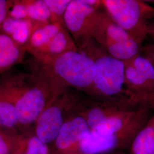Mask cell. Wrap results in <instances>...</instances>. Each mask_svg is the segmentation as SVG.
<instances>
[{
  "mask_svg": "<svg viewBox=\"0 0 154 154\" xmlns=\"http://www.w3.org/2000/svg\"><path fill=\"white\" fill-rule=\"evenodd\" d=\"M126 66L125 92L133 109L154 111V85L147 81L128 61Z\"/></svg>",
  "mask_w": 154,
  "mask_h": 154,
  "instance_id": "cell-9",
  "label": "cell"
},
{
  "mask_svg": "<svg viewBox=\"0 0 154 154\" xmlns=\"http://www.w3.org/2000/svg\"><path fill=\"white\" fill-rule=\"evenodd\" d=\"M109 154H128V153L127 152H125V151H118V152H116Z\"/></svg>",
  "mask_w": 154,
  "mask_h": 154,
  "instance_id": "cell-25",
  "label": "cell"
},
{
  "mask_svg": "<svg viewBox=\"0 0 154 154\" xmlns=\"http://www.w3.org/2000/svg\"><path fill=\"white\" fill-rule=\"evenodd\" d=\"M16 107L21 132L33 130L42 113L69 88L45 66L34 61L32 72H13Z\"/></svg>",
  "mask_w": 154,
  "mask_h": 154,
  "instance_id": "cell-1",
  "label": "cell"
},
{
  "mask_svg": "<svg viewBox=\"0 0 154 154\" xmlns=\"http://www.w3.org/2000/svg\"><path fill=\"white\" fill-rule=\"evenodd\" d=\"M91 128L78 111L68 117L54 141L50 145V154H59L86 137Z\"/></svg>",
  "mask_w": 154,
  "mask_h": 154,
  "instance_id": "cell-10",
  "label": "cell"
},
{
  "mask_svg": "<svg viewBox=\"0 0 154 154\" xmlns=\"http://www.w3.org/2000/svg\"><path fill=\"white\" fill-rule=\"evenodd\" d=\"M79 51L88 55L94 62L93 86L87 95L102 102L120 101L132 108L125 92V62L108 54L95 41Z\"/></svg>",
  "mask_w": 154,
  "mask_h": 154,
  "instance_id": "cell-2",
  "label": "cell"
},
{
  "mask_svg": "<svg viewBox=\"0 0 154 154\" xmlns=\"http://www.w3.org/2000/svg\"><path fill=\"white\" fill-rule=\"evenodd\" d=\"M77 51L79 50L74 39L66 29L63 28L48 44L32 56L35 62L47 65L65 53Z\"/></svg>",
  "mask_w": 154,
  "mask_h": 154,
  "instance_id": "cell-12",
  "label": "cell"
},
{
  "mask_svg": "<svg viewBox=\"0 0 154 154\" xmlns=\"http://www.w3.org/2000/svg\"><path fill=\"white\" fill-rule=\"evenodd\" d=\"M25 47L18 44L5 34L0 33V74L21 63L26 53Z\"/></svg>",
  "mask_w": 154,
  "mask_h": 154,
  "instance_id": "cell-15",
  "label": "cell"
},
{
  "mask_svg": "<svg viewBox=\"0 0 154 154\" xmlns=\"http://www.w3.org/2000/svg\"><path fill=\"white\" fill-rule=\"evenodd\" d=\"M93 38L108 54L123 62L130 61L140 54L142 46L118 25L105 11H99Z\"/></svg>",
  "mask_w": 154,
  "mask_h": 154,
  "instance_id": "cell-5",
  "label": "cell"
},
{
  "mask_svg": "<svg viewBox=\"0 0 154 154\" xmlns=\"http://www.w3.org/2000/svg\"><path fill=\"white\" fill-rule=\"evenodd\" d=\"M128 154H154V112L132 142Z\"/></svg>",
  "mask_w": 154,
  "mask_h": 154,
  "instance_id": "cell-17",
  "label": "cell"
},
{
  "mask_svg": "<svg viewBox=\"0 0 154 154\" xmlns=\"http://www.w3.org/2000/svg\"><path fill=\"white\" fill-rule=\"evenodd\" d=\"M42 25L44 23L29 19H15L8 17L0 26V33L5 34L18 44L25 47L34 30Z\"/></svg>",
  "mask_w": 154,
  "mask_h": 154,
  "instance_id": "cell-14",
  "label": "cell"
},
{
  "mask_svg": "<svg viewBox=\"0 0 154 154\" xmlns=\"http://www.w3.org/2000/svg\"><path fill=\"white\" fill-rule=\"evenodd\" d=\"M142 127H134L114 134L101 135L93 132L59 154H109L129 152L132 142Z\"/></svg>",
  "mask_w": 154,
  "mask_h": 154,
  "instance_id": "cell-7",
  "label": "cell"
},
{
  "mask_svg": "<svg viewBox=\"0 0 154 154\" xmlns=\"http://www.w3.org/2000/svg\"><path fill=\"white\" fill-rule=\"evenodd\" d=\"M21 134L18 130L0 127V154H15Z\"/></svg>",
  "mask_w": 154,
  "mask_h": 154,
  "instance_id": "cell-19",
  "label": "cell"
},
{
  "mask_svg": "<svg viewBox=\"0 0 154 154\" xmlns=\"http://www.w3.org/2000/svg\"><path fill=\"white\" fill-rule=\"evenodd\" d=\"M147 35H149L154 42V23H149L147 31Z\"/></svg>",
  "mask_w": 154,
  "mask_h": 154,
  "instance_id": "cell-24",
  "label": "cell"
},
{
  "mask_svg": "<svg viewBox=\"0 0 154 154\" xmlns=\"http://www.w3.org/2000/svg\"><path fill=\"white\" fill-rule=\"evenodd\" d=\"M72 0H45L50 14V23L65 29L64 16Z\"/></svg>",
  "mask_w": 154,
  "mask_h": 154,
  "instance_id": "cell-20",
  "label": "cell"
},
{
  "mask_svg": "<svg viewBox=\"0 0 154 154\" xmlns=\"http://www.w3.org/2000/svg\"><path fill=\"white\" fill-rule=\"evenodd\" d=\"M146 57L154 67V43L142 46L140 53Z\"/></svg>",
  "mask_w": 154,
  "mask_h": 154,
  "instance_id": "cell-23",
  "label": "cell"
},
{
  "mask_svg": "<svg viewBox=\"0 0 154 154\" xmlns=\"http://www.w3.org/2000/svg\"><path fill=\"white\" fill-rule=\"evenodd\" d=\"M128 61L143 77L154 85V67L146 57L140 54Z\"/></svg>",
  "mask_w": 154,
  "mask_h": 154,
  "instance_id": "cell-21",
  "label": "cell"
},
{
  "mask_svg": "<svg viewBox=\"0 0 154 154\" xmlns=\"http://www.w3.org/2000/svg\"><path fill=\"white\" fill-rule=\"evenodd\" d=\"M110 18L142 46L147 36L149 20L154 18V7L140 0H102Z\"/></svg>",
  "mask_w": 154,
  "mask_h": 154,
  "instance_id": "cell-3",
  "label": "cell"
},
{
  "mask_svg": "<svg viewBox=\"0 0 154 154\" xmlns=\"http://www.w3.org/2000/svg\"><path fill=\"white\" fill-rule=\"evenodd\" d=\"M9 17L44 24L50 23V14L45 0H13Z\"/></svg>",
  "mask_w": 154,
  "mask_h": 154,
  "instance_id": "cell-13",
  "label": "cell"
},
{
  "mask_svg": "<svg viewBox=\"0 0 154 154\" xmlns=\"http://www.w3.org/2000/svg\"><path fill=\"white\" fill-rule=\"evenodd\" d=\"M151 2H153V3H154V1H151Z\"/></svg>",
  "mask_w": 154,
  "mask_h": 154,
  "instance_id": "cell-26",
  "label": "cell"
},
{
  "mask_svg": "<svg viewBox=\"0 0 154 154\" xmlns=\"http://www.w3.org/2000/svg\"><path fill=\"white\" fill-rule=\"evenodd\" d=\"M45 66L68 88H75L88 95L93 83L94 62L79 51L61 55Z\"/></svg>",
  "mask_w": 154,
  "mask_h": 154,
  "instance_id": "cell-4",
  "label": "cell"
},
{
  "mask_svg": "<svg viewBox=\"0 0 154 154\" xmlns=\"http://www.w3.org/2000/svg\"><path fill=\"white\" fill-rule=\"evenodd\" d=\"M99 13L98 9L88 6L83 0H72L68 6L64 16L65 29L78 49L94 40L93 33Z\"/></svg>",
  "mask_w": 154,
  "mask_h": 154,
  "instance_id": "cell-8",
  "label": "cell"
},
{
  "mask_svg": "<svg viewBox=\"0 0 154 154\" xmlns=\"http://www.w3.org/2000/svg\"><path fill=\"white\" fill-rule=\"evenodd\" d=\"M81 97L77 91L67 88L39 117L33 127L35 135L50 146L68 117L79 110Z\"/></svg>",
  "mask_w": 154,
  "mask_h": 154,
  "instance_id": "cell-6",
  "label": "cell"
},
{
  "mask_svg": "<svg viewBox=\"0 0 154 154\" xmlns=\"http://www.w3.org/2000/svg\"><path fill=\"white\" fill-rule=\"evenodd\" d=\"M0 127L21 131L16 107L13 72L11 70L0 74Z\"/></svg>",
  "mask_w": 154,
  "mask_h": 154,
  "instance_id": "cell-11",
  "label": "cell"
},
{
  "mask_svg": "<svg viewBox=\"0 0 154 154\" xmlns=\"http://www.w3.org/2000/svg\"><path fill=\"white\" fill-rule=\"evenodd\" d=\"M15 154H50V149L32 130L22 132Z\"/></svg>",
  "mask_w": 154,
  "mask_h": 154,
  "instance_id": "cell-18",
  "label": "cell"
},
{
  "mask_svg": "<svg viewBox=\"0 0 154 154\" xmlns=\"http://www.w3.org/2000/svg\"><path fill=\"white\" fill-rule=\"evenodd\" d=\"M13 0H0V26L9 17Z\"/></svg>",
  "mask_w": 154,
  "mask_h": 154,
  "instance_id": "cell-22",
  "label": "cell"
},
{
  "mask_svg": "<svg viewBox=\"0 0 154 154\" xmlns=\"http://www.w3.org/2000/svg\"><path fill=\"white\" fill-rule=\"evenodd\" d=\"M63 28H64L60 25L51 23L41 25L34 30L28 44L25 46L26 52L32 55L42 49Z\"/></svg>",
  "mask_w": 154,
  "mask_h": 154,
  "instance_id": "cell-16",
  "label": "cell"
}]
</instances>
